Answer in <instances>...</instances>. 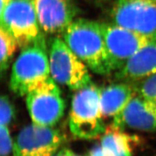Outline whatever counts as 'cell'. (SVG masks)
<instances>
[{"mask_svg": "<svg viewBox=\"0 0 156 156\" xmlns=\"http://www.w3.org/2000/svg\"><path fill=\"white\" fill-rule=\"evenodd\" d=\"M62 37L67 46L91 71L101 76L114 72L101 23L76 19L66 29Z\"/></svg>", "mask_w": 156, "mask_h": 156, "instance_id": "6da1fadb", "label": "cell"}, {"mask_svg": "<svg viewBox=\"0 0 156 156\" xmlns=\"http://www.w3.org/2000/svg\"><path fill=\"white\" fill-rule=\"evenodd\" d=\"M51 77L44 37L22 50L12 68L10 88L19 96H26Z\"/></svg>", "mask_w": 156, "mask_h": 156, "instance_id": "7a4b0ae2", "label": "cell"}, {"mask_svg": "<svg viewBox=\"0 0 156 156\" xmlns=\"http://www.w3.org/2000/svg\"><path fill=\"white\" fill-rule=\"evenodd\" d=\"M100 106V89L92 83L76 91L69 115L72 133L83 139H92L106 130Z\"/></svg>", "mask_w": 156, "mask_h": 156, "instance_id": "3957f363", "label": "cell"}, {"mask_svg": "<svg viewBox=\"0 0 156 156\" xmlns=\"http://www.w3.org/2000/svg\"><path fill=\"white\" fill-rule=\"evenodd\" d=\"M48 56L51 76L56 83L75 91L92 83L88 67L62 38L51 39Z\"/></svg>", "mask_w": 156, "mask_h": 156, "instance_id": "277c9868", "label": "cell"}, {"mask_svg": "<svg viewBox=\"0 0 156 156\" xmlns=\"http://www.w3.org/2000/svg\"><path fill=\"white\" fill-rule=\"evenodd\" d=\"M1 16V26L15 38L22 50L43 36L34 0H12Z\"/></svg>", "mask_w": 156, "mask_h": 156, "instance_id": "5b68a950", "label": "cell"}, {"mask_svg": "<svg viewBox=\"0 0 156 156\" xmlns=\"http://www.w3.org/2000/svg\"><path fill=\"white\" fill-rule=\"evenodd\" d=\"M26 104L33 123L55 126L65 113V103L52 77L26 95Z\"/></svg>", "mask_w": 156, "mask_h": 156, "instance_id": "8992f818", "label": "cell"}, {"mask_svg": "<svg viewBox=\"0 0 156 156\" xmlns=\"http://www.w3.org/2000/svg\"><path fill=\"white\" fill-rule=\"evenodd\" d=\"M107 51L111 57L114 72L141 48L156 42V37L138 33L111 23H101Z\"/></svg>", "mask_w": 156, "mask_h": 156, "instance_id": "52a82bcc", "label": "cell"}, {"mask_svg": "<svg viewBox=\"0 0 156 156\" xmlns=\"http://www.w3.org/2000/svg\"><path fill=\"white\" fill-rule=\"evenodd\" d=\"M111 16L117 25L156 37V0H116Z\"/></svg>", "mask_w": 156, "mask_h": 156, "instance_id": "ba28073f", "label": "cell"}, {"mask_svg": "<svg viewBox=\"0 0 156 156\" xmlns=\"http://www.w3.org/2000/svg\"><path fill=\"white\" fill-rule=\"evenodd\" d=\"M64 137L52 127L33 123L20 131L14 141L13 156H53Z\"/></svg>", "mask_w": 156, "mask_h": 156, "instance_id": "9c48e42d", "label": "cell"}, {"mask_svg": "<svg viewBox=\"0 0 156 156\" xmlns=\"http://www.w3.org/2000/svg\"><path fill=\"white\" fill-rule=\"evenodd\" d=\"M43 33L60 35L74 20L76 9L72 0H34Z\"/></svg>", "mask_w": 156, "mask_h": 156, "instance_id": "30bf717a", "label": "cell"}, {"mask_svg": "<svg viewBox=\"0 0 156 156\" xmlns=\"http://www.w3.org/2000/svg\"><path fill=\"white\" fill-rule=\"evenodd\" d=\"M111 126L156 133V104L135 94L124 109L113 119Z\"/></svg>", "mask_w": 156, "mask_h": 156, "instance_id": "8fae6325", "label": "cell"}, {"mask_svg": "<svg viewBox=\"0 0 156 156\" xmlns=\"http://www.w3.org/2000/svg\"><path fill=\"white\" fill-rule=\"evenodd\" d=\"M115 73L117 80L133 83L156 74V42L141 48Z\"/></svg>", "mask_w": 156, "mask_h": 156, "instance_id": "7c38bea8", "label": "cell"}, {"mask_svg": "<svg viewBox=\"0 0 156 156\" xmlns=\"http://www.w3.org/2000/svg\"><path fill=\"white\" fill-rule=\"evenodd\" d=\"M136 94L133 84L122 82L100 89V106L102 115L113 117L120 114Z\"/></svg>", "mask_w": 156, "mask_h": 156, "instance_id": "4fadbf2b", "label": "cell"}, {"mask_svg": "<svg viewBox=\"0 0 156 156\" xmlns=\"http://www.w3.org/2000/svg\"><path fill=\"white\" fill-rule=\"evenodd\" d=\"M136 140L121 129L111 126L104 132L101 146L108 156H133Z\"/></svg>", "mask_w": 156, "mask_h": 156, "instance_id": "5bb4252c", "label": "cell"}, {"mask_svg": "<svg viewBox=\"0 0 156 156\" xmlns=\"http://www.w3.org/2000/svg\"><path fill=\"white\" fill-rule=\"evenodd\" d=\"M0 38H1L0 68H1L2 74H3L7 70L10 61L15 53L18 45L15 38L11 34L2 26L0 29Z\"/></svg>", "mask_w": 156, "mask_h": 156, "instance_id": "9a60e30c", "label": "cell"}, {"mask_svg": "<svg viewBox=\"0 0 156 156\" xmlns=\"http://www.w3.org/2000/svg\"><path fill=\"white\" fill-rule=\"evenodd\" d=\"M133 83L136 94L156 104V74Z\"/></svg>", "mask_w": 156, "mask_h": 156, "instance_id": "2e32d148", "label": "cell"}, {"mask_svg": "<svg viewBox=\"0 0 156 156\" xmlns=\"http://www.w3.org/2000/svg\"><path fill=\"white\" fill-rule=\"evenodd\" d=\"M0 111H1V125L9 126L12 123L15 116V109L10 101L9 97L3 95L0 100Z\"/></svg>", "mask_w": 156, "mask_h": 156, "instance_id": "e0dca14e", "label": "cell"}, {"mask_svg": "<svg viewBox=\"0 0 156 156\" xmlns=\"http://www.w3.org/2000/svg\"><path fill=\"white\" fill-rule=\"evenodd\" d=\"M0 142H1V148L0 153L1 156H10L11 152H13L14 142L12 140L11 134L8 126L1 125L0 129Z\"/></svg>", "mask_w": 156, "mask_h": 156, "instance_id": "ac0fdd59", "label": "cell"}, {"mask_svg": "<svg viewBox=\"0 0 156 156\" xmlns=\"http://www.w3.org/2000/svg\"><path fill=\"white\" fill-rule=\"evenodd\" d=\"M87 156H108L101 145H96L88 153Z\"/></svg>", "mask_w": 156, "mask_h": 156, "instance_id": "d6986e66", "label": "cell"}, {"mask_svg": "<svg viewBox=\"0 0 156 156\" xmlns=\"http://www.w3.org/2000/svg\"><path fill=\"white\" fill-rule=\"evenodd\" d=\"M12 0H1V9H0V14L2 13L8 5Z\"/></svg>", "mask_w": 156, "mask_h": 156, "instance_id": "ffe728a7", "label": "cell"}, {"mask_svg": "<svg viewBox=\"0 0 156 156\" xmlns=\"http://www.w3.org/2000/svg\"><path fill=\"white\" fill-rule=\"evenodd\" d=\"M64 156H80V155L76 154L74 152H73L72 151H71L70 150L65 149L64 150Z\"/></svg>", "mask_w": 156, "mask_h": 156, "instance_id": "44dd1931", "label": "cell"}, {"mask_svg": "<svg viewBox=\"0 0 156 156\" xmlns=\"http://www.w3.org/2000/svg\"><path fill=\"white\" fill-rule=\"evenodd\" d=\"M64 150L65 149L60 150V152H58V153L55 154L53 156H64Z\"/></svg>", "mask_w": 156, "mask_h": 156, "instance_id": "7402d4cb", "label": "cell"}]
</instances>
